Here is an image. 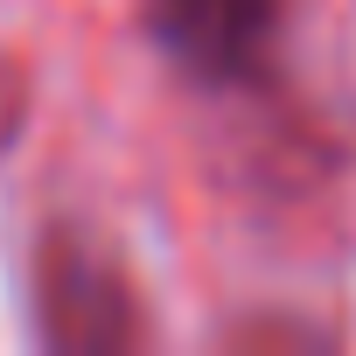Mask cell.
I'll return each mask as SVG.
<instances>
[{
	"label": "cell",
	"mask_w": 356,
	"mask_h": 356,
	"mask_svg": "<svg viewBox=\"0 0 356 356\" xmlns=\"http://www.w3.org/2000/svg\"><path fill=\"white\" fill-rule=\"evenodd\" d=\"M22 119H29V77H22L15 56H0V161L22 140Z\"/></svg>",
	"instance_id": "cell-3"
},
{
	"label": "cell",
	"mask_w": 356,
	"mask_h": 356,
	"mask_svg": "<svg viewBox=\"0 0 356 356\" xmlns=\"http://www.w3.org/2000/svg\"><path fill=\"white\" fill-rule=\"evenodd\" d=\"M35 335L49 349H133L140 307L98 238L49 224L35 238Z\"/></svg>",
	"instance_id": "cell-1"
},
{
	"label": "cell",
	"mask_w": 356,
	"mask_h": 356,
	"mask_svg": "<svg viewBox=\"0 0 356 356\" xmlns=\"http://www.w3.org/2000/svg\"><path fill=\"white\" fill-rule=\"evenodd\" d=\"M154 42L210 91H245L273 70L286 0H140Z\"/></svg>",
	"instance_id": "cell-2"
}]
</instances>
